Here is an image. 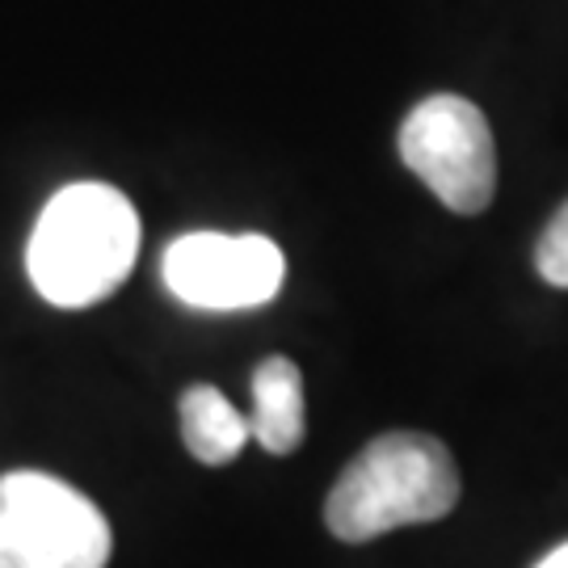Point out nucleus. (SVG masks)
<instances>
[{
	"mask_svg": "<svg viewBox=\"0 0 568 568\" xmlns=\"http://www.w3.org/2000/svg\"><path fill=\"white\" fill-rule=\"evenodd\" d=\"M400 161L455 215H480L497 194V148L488 119L455 93H434L400 122Z\"/></svg>",
	"mask_w": 568,
	"mask_h": 568,
	"instance_id": "20e7f679",
	"label": "nucleus"
},
{
	"mask_svg": "<svg viewBox=\"0 0 568 568\" xmlns=\"http://www.w3.org/2000/svg\"><path fill=\"white\" fill-rule=\"evenodd\" d=\"M114 530L81 488L47 471L0 476V568H105Z\"/></svg>",
	"mask_w": 568,
	"mask_h": 568,
	"instance_id": "7ed1b4c3",
	"label": "nucleus"
},
{
	"mask_svg": "<svg viewBox=\"0 0 568 568\" xmlns=\"http://www.w3.org/2000/svg\"><path fill=\"white\" fill-rule=\"evenodd\" d=\"M161 274L169 295H178L185 307L244 312L270 304L283 291L286 257L278 244L257 232H190L164 248Z\"/></svg>",
	"mask_w": 568,
	"mask_h": 568,
	"instance_id": "39448f33",
	"label": "nucleus"
},
{
	"mask_svg": "<svg viewBox=\"0 0 568 568\" xmlns=\"http://www.w3.org/2000/svg\"><path fill=\"white\" fill-rule=\"evenodd\" d=\"M178 413H182L185 447H190V455H194L199 464H211V467L232 464L244 450V443L253 438L248 417L236 413V405L227 400L220 387H211V384L185 387Z\"/></svg>",
	"mask_w": 568,
	"mask_h": 568,
	"instance_id": "0eeeda50",
	"label": "nucleus"
},
{
	"mask_svg": "<svg viewBox=\"0 0 568 568\" xmlns=\"http://www.w3.org/2000/svg\"><path fill=\"white\" fill-rule=\"evenodd\" d=\"M535 568H568V544H565V548H556L551 556H544Z\"/></svg>",
	"mask_w": 568,
	"mask_h": 568,
	"instance_id": "1a4fd4ad",
	"label": "nucleus"
},
{
	"mask_svg": "<svg viewBox=\"0 0 568 568\" xmlns=\"http://www.w3.org/2000/svg\"><path fill=\"white\" fill-rule=\"evenodd\" d=\"M459 501V471L450 450L429 434H384L337 476L325 523L342 544H366L387 530L447 518Z\"/></svg>",
	"mask_w": 568,
	"mask_h": 568,
	"instance_id": "f03ea898",
	"label": "nucleus"
},
{
	"mask_svg": "<svg viewBox=\"0 0 568 568\" xmlns=\"http://www.w3.org/2000/svg\"><path fill=\"white\" fill-rule=\"evenodd\" d=\"M535 270L544 283L568 291V203L551 215V224L544 227V236L535 244Z\"/></svg>",
	"mask_w": 568,
	"mask_h": 568,
	"instance_id": "6e6552de",
	"label": "nucleus"
},
{
	"mask_svg": "<svg viewBox=\"0 0 568 568\" xmlns=\"http://www.w3.org/2000/svg\"><path fill=\"white\" fill-rule=\"evenodd\" d=\"M253 438L270 455H291L304 443L307 413H304V375L300 366L274 354L253 371Z\"/></svg>",
	"mask_w": 568,
	"mask_h": 568,
	"instance_id": "423d86ee",
	"label": "nucleus"
},
{
	"mask_svg": "<svg viewBox=\"0 0 568 568\" xmlns=\"http://www.w3.org/2000/svg\"><path fill=\"white\" fill-rule=\"evenodd\" d=\"M140 253V215L114 185H63L26 244L30 283L47 304L89 307L114 295Z\"/></svg>",
	"mask_w": 568,
	"mask_h": 568,
	"instance_id": "f257e3e1",
	"label": "nucleus"
}]
</instances>
